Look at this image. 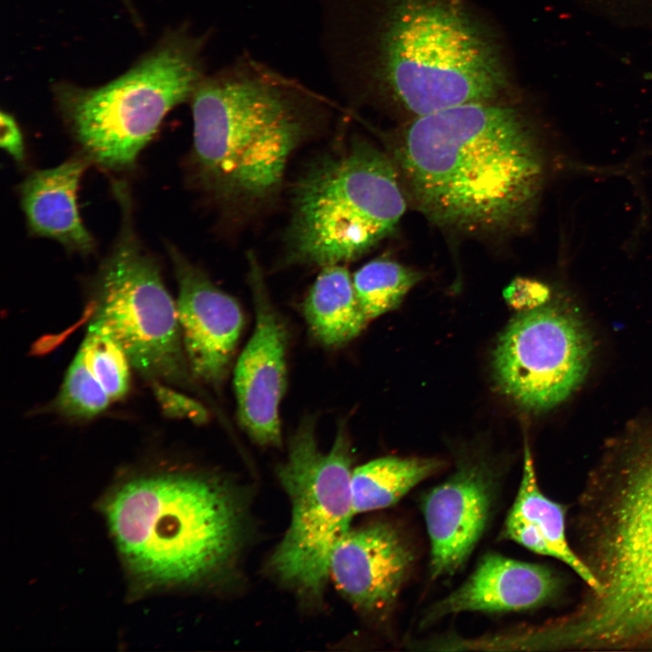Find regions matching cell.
Wrapping results in <instances>:
<instances>
[{
	"label": "cell",
	"mask_w": 652,
	"mask_h": 652,
	"mask_svg": "<svg viewBox=\"0 0 652 652\" xmlns=\"http://www.w3.org/2000/svg\"><path fill=\"white\" fill-rule=\"evenodd\" d=\"M572 547L598 585L542 624L550 651L652 649V427L612 443L590 472Z\"/></svg>",
	"instance_id": "obj_1"
},
{
	"label": "cell",
	"mask_w": 652,
	"mask_h": 652,
	"mask_svg": "<svg viewBox=\"0 0 652 652\" xmlns=\"http://www.w3.org/2000/svg\"><path fill=\"white\" fill-rule=\"evenodd\" d=\"M397 154L418 208L433 222L463 231L521 224L543 180L532 126L517 109L494 101L416 117Z\"/></svg>",
	"instance_id": "obj_2"
},
{
	"label": "cell",
	"mask_w": 652,
	"mask_h": 652,
	"mask_svg": "<svg viewBox=\"0 0 652 652\" xmlns=\"http://www.w3.org/2000/svg\"><path fill=\"white\" fill-rule=\"evenodd\" d=\"M189 101L197 181L223 204L244 208L277 193L321 109L304 84L248 53L206 74Z\"/></svg>",
	"instance_id": "obj_3"
},
{
	"label": "cell",
	"mask_w": 652,
	"mask_h": 652,
	"mask_svg": "<svg viewBox=\"0 0 652 652\" xmlns=\"http://www.w3.org/2000/svg\"><path fill=\"white\" fill-rule=\"evenodd\" d=\"M110 532L130 570L154 584L190 583L234 558L241 511L227 487L195 474L135 478L105 506Z\"/></svg>",
	"instance_id": "obj_4"
},
{
	"label": "cell",
	"mask_w": 652,
	"mask_h": 652,
	"mask_svg": "<svg viewBox=\"0 0 652 652\" xmlns=\"http://www.w3.org/2000/svg\"><path fill=\"white\" fill-rule=\"evenodd\" d=\"M378 29L370 76L416 117L508 87L496 43L461 0H393Z\"/></svg>",
	"instance_id": "obj_5"
},
{
	"label": "cell",
	"mask_w": 652,
	"mask_h": 652,
	"mask_svg": "<svg viewBox=\"0 0 652 652\" xmlns=\"http://www.w3.org/2000/svg\"><path fill=\"white\" fill-rule=\"evenodd\" d=\"M209 36L177 30L106 85L56 87L60 112L82 153L108 170L132 168L165 116L190 100L206 75L203 53Z\"/></svg>",
	"instance_id": "obj_6"
},
{
	"label": "cell",
	"mask_w": 652,
	"mask_h": 652,
	"mask_svg": "<svg viewBox=\"0 0 652 652\" xmlns=\"http://www.w3.org/2000/svg\"><path fill=\"white\" fill-rule=\"evenodd\" d=\"M405 209L391 161L353 141L315 159L296 182L289 261L323 267L356 259L394 230Z\"/></svg>",
	"instance_id": "obj_7"
},
{
	"label": "cell",
	"mask_w": 652,
	"mask_h": 652,
	"mask_svg": "<svg viewBox=\"0 0 652 652\" xmlns=\"http://www.w3.org/2000/svg\"><path fill=\"white\" fill-rule=\"evenodd\" d=\"M351 465L345 427L340 425L331 449L323 452L316 439L315 421L309 417L292 435L287 457L277 470L291 502L292 517L271 556L270 568L278 580L309 599L322 594L331 554L355 514Z\"/></svg>",
	"instance_id": "obj_8"
},
{
	"label": "cell",
	"mask_w": 652,
	"mask_h": 652,
	"mask_svg": "<svg viewBox=\"0 0 652 652\" xmlns=\"http://www.w3.org/2000/svg\"><path fill=\"white\" fill-rule=\"evenodd\" d=\"M115 194L123 212L117 240L94 278L92 319L118 340L130 365L151 382L189 387L177 302L161 277L156 260L142 247L122 184Z\"/></svg>",
	"instance_id": "obj_9"
},
{
	"label": "cell",
	"mask_w": 652,
	"mask_h": 652,
	"mask_svg": "<svg viewBox=\"0 0 652 652\" xmlns=\"http://www.w3.org/2000/svg\"><path fill=\"white\" fill-rule=\"evenodd\" d=\"M593 336L579 310L564 301L523 311L494 351L500 389L522 408L545 412L565 402L585 381Z\"/></svg>",
	"instance_id": "obj_10"
},
{
	"label": "cell",
	"mask_w": 652,
	"mask_h": 652,
	"mask_svg": "<svg viewBox=\"0 0 652 652\" xmlns=\"http://www.w3.org/2000/svg\"><path fill=\"white\" fill-rule=\"evenodd\" d=\"M249 261L255 325L234 370L237 414L242 427L254 442L279 446V407L287 383L288 331L268 297L254 256Z\"/></svg>",
	"instance_id": "obj_11"
},
{
	"label": "cell",
	"mask_w": 652,
	"mask_h": 652,
	"mask_svg": "<svg viewBox=\"0 0 652 652\" xmlns=\"http://www.w3.org/2000/svg\"><path fill=\"white\" fill-rule=\"evenodd\" d=\"M168 248L178 284L177 316L190 372L218 388L243 330L242 309L176 247Z\"/></svg>",
	"instance_id": "obj_12"
},
{
	"label": "cell",
	"mask_w": 652,
	"mask_h": 652,
	"mask_svg": "<svg viewBox=\"0 0 652 652\" xmlns=\"http://www.w3.org/2000/svg\"><path fill=\"white\" fill-rule=\"evenodd\" d=\"M414 560L413 548L398 528L373 522L343 535L331 554L329 573L356 609L384 616L397 602Z\"/></svg>",
	"instance_id": "obj_13"
},
{
	"label": "cell",
	"mask_w": 652,
	"mask_h": 652,
	"mask_svg": "<svg viewBox=\"0 0 652 652\" xmlns=\"http://www.w3.org/2000/svg\"><path fill=\"white\" fill-rule=\"evenodd\" d=\"M494 498V479L483 463H466L423 498L430 540L432 579L456 572L485 532Z\"/></svg>",
	"instance_id": "obj_14"
},
{
	"label": "cell",
	"mask_w": 652,
	"mask_h": 652,
	"mask_svg": "<svg viewBox=\"0 0 652 652\" xmlns=\"http://www.w3.org/2000/svg\"><path fill=\"white\" fill-rule=\"evenodd\" d=\"M561 588L550 568L487 553L466 580L429 608L421 624L466 611L502 613L523 611L552 601Z\"/></svg>",
	"instance_id": "obj_15"
},
{
	"label": "cell",
	"mask_w": 652,
	"mask_h": 652,
	"mask_svg": "<svg viewBox=\"0 0 652 652\" xmlns=\"http://www.w3.org/2000/svg\"><path fill=\"white\" fill-rule=\"evenodd\" d=\"M91 160L81 152L62 164L31 173L21 184V206L28 228L36 236L57 241L82 254L95 242L79 213L77 193Z\"/></svg>",
	"instance_id": "obj_16"
},
{
	"label": "cell",
	"mask_w": 652,
	"mask_h": 652,
	"mask_svg": "<svg viewBox=\"0 0 652 652\" xmlns=\"http://www.w3.org/2000/svg\"><path fill=\"white\" fill-rule=\"evenodd\" d=\"M567 507L546 496L541 490L531 450L524 446L520 486L505 520L503 534L537 554L559 560L585 583L591 595L598 585L568 539Z\"/></svg>",
	"instance_id": "obj_17"
},
{
	"label": "cell",
	"mask_w": 652,
	"mask_h": 652,
	"mask_svg": "<svg viewBox=\"0 0 652 652\" xmlns=\"http://www.w3.org/2000/svg\"><path fill=\"white\" fill-rule=\"evenodd\" d=\"M303 312L312 336L327 347L353 340L368 321L352 278L340 264L322 267L304 301Z\"/></svg>",
	"instance_id": "obj_18"
},
{
	"label": "cell",
	"mask_w": 652,
	"mask_h": 652,
	"mask_svg": "<svg viewBox=\"0 0 652 652\" xmlns=\"http://www.w3.org/2000/svg\"><path fill=\"white\" fill-rule=\"evenodd\" d=\"M443 465L436 458L385 456L358 466L350 479L354 513L395 504Z\"/></svg>",
	"instance_id": "obj_19"
},
{
	"label": "cell",
	"mask_w": 652,
	"mask_h": 652,
	"mask_svg": "<svg viewBox=\"0 0 652 652\" xmlns=\"http://www.w3.org/2000/svg\"><path fill=\"white\" fill-rule=\"evenodd\" d=\"M420 274L398 263L376 259L353 275L355 294L366 319L376 318L397 308Z\"/></svg>",
	"instance_id": "obj_20"
},
{
	"label": "cell",
	"mask_w": 652,
	"mask_h": 652,
	"mask_svg": "<svg viewBox=\"0 0 652 652\" xmlns=\"http://www.w3.org/2000/svg\"><path fill=\"white\" fill-rule=\"evenodd\" d=\"M84 360L111 401L124 398L130 386V362L110 331L91 319L79 349Z\"/></svg>",
	"instance_id": "obj_21"
},
{
	"label": "cell",
	"mask_w": 652,
	"mask_h": 652,
	"mask_svg": "<svg viewBox=\"0 0 652 652\" xmlns=\"http://www.w3.org/2000/svg\"><path fill=\"white\" fill-rule=\"evenodd\" d=\"M110 401L79 350L54 400L56 410L71 418L91 419L104 412Z\"/></svg>",
	"instance_id": "obj_22"
},
{
	"label": "cell",
	"mask_w": 652,
	"mask_h": 652,
	"mask_svg": "<svg viewBox=\"0 0 652 652\" xmlns=\"http://www.w3.org/2000/svg\"><path fill=\"white\" fill-rule=\"evenodd\" d=\"M152 390L162 412L168 417L186 418L196 424L208 420L206 409L197 400L176 391L167 384L151 382Z\"/></svg>",
	"instance_id": "obj_23"
},
{
	"label": "cell",
	"mask_w": 652,
	"mask_h": 652,
	"mask_svg": "<svg viewBox=\"0 0 652 652\" xmlns=\"http://www.w3.org/2000/svg\"><path fill=\"white\" fill-rule=\"evenodd\" d=\"M503 296L510 305L523 312L548 302L551 290L541 282L518 277L505 288Z\"/></svg>",
	"instance_id": "obj_24"
},
{
	"label": "cell",
	"mask_w": 652,
	"mask_h": 652,
	"mask_svg": "<svg viewBox=\"0 0 652 652\" xmlns=\"http://www.w3.org/2000/svg\"><path fill=\"white\" fill-rule=\"evenodd\" d=\"M1 146L16 160L24 157L23 134L14 120L7 113H1Z\"/></svg>",
	"instance_id": "obj_25"
}]
</instances>
